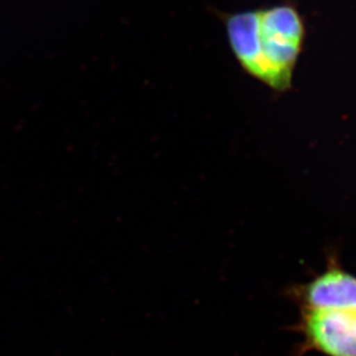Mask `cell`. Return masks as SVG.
Returning <instances> with one entry per match:
<instances>
[{"instance_id": "6da1fadb", "label": "cell", "mask_w": 356, "mask_h": 356, "mask_svg": "<svg viewBox=\"0 0 356 356\" xmlns=\"http://www.w3.org/2000/svg\"><path fill=\"white\" fill-rule=\"evenodd\" d=\"M226 27L234 55L251 76L280 92L291 86L307 38L305 17L293 1L230 14Z\"/></svg>"}, {"instance_id": "3957f363", "label": "cell", "mask_w": 356, "mask_h": 356, "mask_svg": "<svg viewBox=\"0 0 356 356\" xmlns=\"http://www.w3.org/2000/svg\"><path fill=\"white\" fill-rule=\"evenodd\" d=\"M301 309L356 312V277L331 266L298 288L295 294Z\"/></svg>"}, {"instance_id": "7a4b0ae2", "label": "cell", "mask_w": 356, "mask_h": 356, "mask_svg": "<svg viewBox=\"0 0 356 356\" xmlns=\"http://www.w3.org/2000/svg\"><path fill=\"white\" fill-rule=\"evenodd\" d=\"M293 330L301 336L296 356H356V312L301 309Z\"/></svg>"}]
</instances>
